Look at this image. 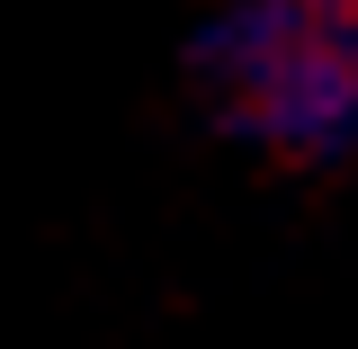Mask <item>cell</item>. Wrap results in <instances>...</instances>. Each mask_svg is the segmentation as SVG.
I'll return each instance as SVG.
<instances>
[{"label":"cell","instance_id":"1","mask_svg":"<svg viewBox=\"0 0 358 349\" xmlns=\"http://www.w3.org/2000/svg\"><path fill=\"white\" fill-rule=\"evenodd\" d=\"M188 90L242 152L331 171L358 152V0H215L188 27Z\"/></svg>","mask_w":358,"mask_h":349}]
</instances>
